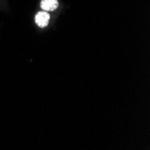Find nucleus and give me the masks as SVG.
<instances>
[{
	"mask_svg": "<svg viewBox=\"0 0 150 150\" xmlns=\"http://www.w3.org/2000/svg\"><path fill=\"white\" fill-rule=\"evenodd\" d=\"M59 6L58 0H42L40 2V7L43 11L51 12L56 10Z\"/></svg>",
	"mask_w": 150,
	"mask_h": 150,
	"instance_id": "obj_2",
	"label": "nucleus"
},
{
	"mask_svg": "<svg viewBox=\"0 0 150 150\" xmlns=\"http://www.w3.org/2000/svg\"><path fill=\"white\" fill-rule=\"evenodd\" d=\"M50 16L46 11L39 12L35 16V23H37L39 27H40V28L46 27L50 23Z\"/></svg>",
	"mask_w": 150,
	"mask_h": 150,
	"instance_id": "obj_1",
	"label": "nucleus"
}]
</instances>
